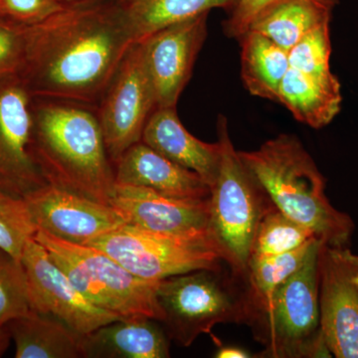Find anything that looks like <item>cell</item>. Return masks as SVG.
Returning a JSON list of instances; mask_svg holds the SVG:
<instances>
[{"instance_id":"4fadbf2b","label":"cell","mask_w":358,"mask_h":358,"mask_svg":"<svg viewBox=\"0 0 358 358\" xmlns=\"http://www.w3.org/2000/svg\"><path fill=\"white\" fill-rule=\"evenodd\" d=\"M208 15L173 23L141 42L157 108L176 107L206 39Z\"/></svg>"},{"instance_id":"7402d4cb","label":"cell","mask_w":358,"mask_h":358,"mask_svg":"<svg viewBox=\"0 0 358 358\" xmlns=\"http://www.w3.org/2000/svg\"><path fill=\"white\" fill-rule=\"evenodd\" d=\"M134 43L162 28L221 8L231 13L237 0H115Z\"/></svg>"},{"instance_id":"277c9868","label":"cell","mask_w":358,"mask_h":358,"mask_svg":"<svg viewBox=\"0 0 358 358\" xmlns=\"http://www.w3.org/2000/svg\"><path fill=\"white\" fill-rule=\"evenodd\" d=\"M322 243V242H320ZM315 246L300 270L272 294L247 301L246 322L268 357H329L320 322L317 254Z\"/></svg>"},{"instance_id":"9c48e42d","label":"cell","mask_w":358,"mask_h":358,"mask_svg":"<svg viewBox=\"0 0 358 358\" xmlns=\"http://www.w3.org/2000/svg\"><path fill=\"white\" fill-rule=\"evenodd\" d=\"M99 105V121L115 166L131 145L141 141L143 129L157 108L141 43L129 48Z\"/></svg>"},{"instance_id":"ba28073f","label":"cell","mask_w":358,"mask_h":358,"mask_svg":"<svg viewBox=\"0 0 358 358\" xmlns=\"http://www.w3.org/2000/svg\"><path fill=\"white\" fill-rule=\"evenodd\" d=\"M218 270L192 271L157 282V299L167 336L182 346L222 322H246V298H238Z\"/></svg>"},{"instance_id":"cb8c5ba5","label":"cell","mask_w":358,"mask_h":358,"mask_svg":"<svg viewBox=\"0 0 358 358\" xmlns=\"http://www.w3.org/2000/svg\"><path fill=\"white\" fill-rule=\"evenodd\" d=\"M313 239L317 238L313 231L288 217L271 202L257 226L250 259L286 253Z\"/></svg>"},{"instance_id":"2e32d148","label":"cell","mask_w":358,"mask_h":358,"mask_svg":"<svg viewBox=\"0 0 358 358\" xmlns=\"http://www.w3.org/2000/svg\"><path fill=\"white\" fill-rule=\"evenodd\" d=\"M114 167L117 185L148 188L178 199L210 197V186L199 174L179 166L143 141L131 145Z\"/></svg>"},{"instance_id":"ac0fdd59","label":"cell","mask_w":358,"mask_h":358,"mask_svg":"<svg viewBox=\"0 0 358 358\" xmlns=\"http://www.w3.org/2000/svg\"><path fill=\"white\" fill-rule=\"evenodd\" d=\"M159 320L134 317L110 322L84 334V358L169 357V336Z\"/></svg>"},{"instance_id":"ffe728a7","label":"cell","mask_w":358,"mask_h":358,"mask_svg":"<svg viewBox=\"0 0 358 358\" xmlns=\"http://www.w3.org/2000/svg\"><path fill=\"white\" fill-rule=\"evenodd\" d=\"M16 358H82V334L43 313L30 312L6 324Z\"/></svg>"},{"instance_id":"5b68a950","label":"cell","mask_w":358,"mask_h":358,"mask_svg":"<svg viewBox=\"0 0 358 358\" xmlns=\"http://www.w3.org/2000/svg\"><path fill=\"white\" fill-rule=\"evenodd\" d=\"M221 162L209 197L208 232L223 260L239 275L248 270L252 244L264 211L267 195L235 150L227 120L217 121Z\"/></svg>"},{"instance_id":"30bf717a","label":"cell","mask_w":358,"mask_h":358,"mask_svg":"<svg viewBox=\"0 0 358 358\" xmlns=\"http://www.w3.org/2000/svg\"><path fill=\"white\" fill-rule=\"evenodd\" d=\"M33 96L20 75L0 78V192L24 199L48 185L33 148Z\"/></svg>"},{"instance_id":"f1b7e54d","label":"cell","mask_w":358,"mask_h":358,"mask_svg":"<svg viewBox=\"0 0 358 358\" xmlns=\"http://www.w3.org/2000/svg\"><path fill=\"white\" fill-rule=\"evenodd\" d=\"M25 48L26 26L0 18V78L20 74Z\"/></svg>"},{"instance_id":"d6986e66","label":"cell","mask_w":358,"mask_h":358,"mask_svg":"<svg viewBox=\"0 0 358 358\" xmlns=\"http://www.w3.org/2000/svg\"><path fill=\"white\" fill-rule=\"evenodd\" d=\"M277 102L292 113L294 119L313 129L333 122L343 103L338 77L317 79L289 67L282 80Z\"/></svg>"},{"instance_id":"83f0119b","label":"cell","mask_w":358,"mask_h":358,"mask_svg":"<svg viewBox=\"0 0 358 358\" xmlns=\"http://www.w3.org/2000/svg\"><path fill=\"white\" fill-rule=\"evenodd\" d=\"M331 22L324 23L307 33L289 51V67L317 79H331Z\"/></svg>"},{"instance_id":"6da1fadb","label":"cell","mask_w":358,"mask_h":358,"mask_svg":"<svg viewBox=\"0 0 358 358\" xmlns=\"http://www.w3.org/2000/svg\"><path fill=\"white\" fill-rule=\"evenodd\" d=\"M134 44L115 0L65 6L26 27L18 75L35 98L94 105Z\"/></svg>"},{"instance_id":"484cf974","label":"cell","mask_w":358,"mask_h":358,"mask_svg":"<svg viewBox=\"0 0 358 358\" xmlns=\"http://www.w3.org/2000/svg\"><path fill=\"white\" fill-rule=\"evenodd\" d=\"M31 310L21 260L0 248V327Z\"/></svg>"},{"instance_id":"7a4b0ae2","label":"cell","mask_w":358,"mask_h":358,"mask_svg":"<svg viewBox=\"0 0 358 358\" xmlns=\"http://www.w3.org/2000/svg\"><path fill=\"white\" fill-rule=\"evenodd\" d=\"M33 148L49 185L109 204L115 167L98 114L82 103L33 96Z\"/></svg>"},{"instance_id":"4316f807","label":"cell","mask_w":358,"mask_h":358,"mask_svg":"<svg viewBox=\"0 0 358 358\" xmlns=\"http://www.w3.org/2000/svg\"><path fill=\"white\" fill-rule=\"evenodd\" d=\"M36 232L25 199L0 192V248L21 260L25 245Z\"/></svg>"},{"instance_id":"f546056e","label":"cell","mask_w":358,"mask_h":358,"mask_svg":"<svg viewBox=\"0 0 358 358\" xmlns=\"http://www.w3.org/2000/svg\"><path fill=\"white\" fill-rule=\"evenodd\" d=\"M63 7L61 0H0V18L28 27L38 24Z\"/></svg>"},{"instance_id":"836d02e7","label":"cell","mask_w":358,"mask_h":358,"mask_svg":"<svg viewBox=\"0 0 358 358\" xmlns=\"http://www.w3.org/2000/svg\"><path fill=\"white\" fill-rule=\"evenodd\" d=\"M110 0H61L64 6H89V4L102 3Z\"/></svg>"},{"instance_id":"1f68e13d","label":"cell","mask_w":358,"mask_h":358,"mask_svg":"<svg viewBox=\"0 0 358 358\" xmlns=\"http://www.w3.org/2000/svg\"><path fill=\"white\" fill-rule=\"evenodd\" d=\"M217 358H248L251 355L248 352H245L240 348H235V346H225L221 348L219 352L216 353Z\"/></svg>"},{"instance_id":"52a82bcc","label":"cell","mask_w":358,"mask_h":358,"mask_svg":"<svg viewBox=\"0 0 358 358\" xmlns=\"http://www.w3.org/2000/svg\"><path fill=\"white\" fill-rule=\"evenodd\" d=\"M86 245L105 252L129 272L148 281L157 282L202 268L219 270L223 260L209 233L176 236L124 224Z\"/></svg>"},{"instance_id":"7c38bea8","label":"cell","mask_w":358,"mask_h":358,"mask_svg":"<svg viewBox=\"0 0 358 358\" xmlns=\"http://www.w3.org/2000/svg\"><path fill=\"white\" fill-rule=\"evenodd\" d=\"M21 263L33 312L56 317L82 336L122 320L90 303L34 237L25 245Z\"/></svg>"},{"instance_id":"e0dca14e","label":"cell","mask_w":358,"mask_h":358,"mask_svg":"<svg viewBox=\"0 0 358 358\" xmlns=\"http://www.w3.org/2000/svg\"><path fill=\"white\" fill-rule=\"evenodd\" d=\"M179 166L214 185L221 162V145L192 136L179 120L176 107L157 108L143 129L141 141Z\"/></svg>"},{"instance_id":"9a60e30c","label":"cell","mask_w":358,"mask_h":358,"mask_svg":"<svg viewBox=\"0 0 358 358\" xmlns=\"http://www.w3.org/2000/svg\"><path fill=\"white\" fill-rule=\"evenodd\" d=\"M109 204L133 227L176 236L209 233V199H178L115 183Z\"/></svg>"},{"instance_id":"d4e9b609","label":"cell","mask_w":358,"mask_h":358,"mask_svg":"<svg viewBox=\"0 0 358 358\" xmlns=\"http://www.w3.org/2000/svg\"><path fill=\"white\" fill-rule=\"evenodd\" d=\"M319 243V239H313L286 253L250 259L246 273L249 281L246 300H259L272 294L280 285L303 267Z\"/></svg>"},{"instance_id":"603a6c76","label":"cell","mask_w":358,"mask_h":358,"mask_svg":"<svg viewBox=\"0 0 358 358\" xmlns=\"http://www.w3.org/2000/svg\"><path fill=\"white\" fill-rule=\"evenodd\" d=\"M239 41L245 87L251 95L277 102L280 87L289 69L288 52L255 32L245 33Z\"/></svg>"},{"instance_id":"8fae6325","label":"cell","mask_w":358,"mask_h":358,"mask_svg":"<svg viewBox=\"0 0 358 358\" xmlns=\"http://www.w3.org/2000/svg\"><path fill=\"white\" fill-rule=\"evenodd\" d=\"M358 256L346 246L320 243L317 254L320 322L331 355L358 358Z\"/></svg>"},{"instance_id":"3957f363","label":"cell","mask_w":358,"mask_h":358,"mask_svg":"<svg viewBox=\"0 0 358 358\" xmlns=\"http://www.w3.org/2000/svg\"><path fill=\"white\" fill-rule=\"evenodd\" d=\"M268 199L280 211L313 231L322 243L346 246L353 222L326 195V178L293 134H280L253 152H239Z\"/></svg>"},{"instance_id":"5bb4252c","label":"cell","mask_w":358,"mask_h":358,"mask_svg":"<svg viewBox=\"0 0 358 358\" xmlns=\"http://www.w3.org/2000/svg\"><path fill=\"white\" fill-rule=\"evenodd\" d=\"M24 199L37 230L71 243L86 245L124 225L110 204L49 183Z\"/></svg>"},{"instance_id":"44dd1931","label":"cell","mask_w":358,"mask_h":358,"mask_svg":"<svg viewBox=\"0 0 358 358\" xmlns=\"http://www.w3.org/2000/svg\"><path fill=\"white\" fill-rule=\"evenodd\" d=\"M333 10L313 0H275L257 14L247 32L263 35L289 53L307 33L331 22Z\"/></svg>"},{"instance_id":"d6a6232c","label":"cell","mask_w":358,"mask_h":358,"mask_svg":"<svg viewBox=\"0 0 358 358\" xmlns=\"http://www.w3.org/2000/svg\"><path fill=\"white\" fill-rule=\"evenodd\" d=\"M10 341V334H9L8 329H7L6 324V326L0 327V357H2V355L6 352Z\"/></svg>"},{"instance_id":"4dcf8cb0","label":"cell","mask_w":358,"mask_h":358,"mask_svg":"<svg viewBox=\"0 0 358 358\" xmlns=\"http://www.w3.org/2000/svg\"><path fill=\"white\" fill-rule=\"evenodd\" d=\"M274 1L275 0H237L236 6L231 11L229 17L224 22V32L227 36L239 39L247 32L257 14L260 13L264 7ZM313 1L324 4L334 9L339 2L338 0H313Z\"/></svg>"},{"instance_id":"e575fe53","label":"cell","mask_w":358,"mask_h":358,"mask_svg":"<svg viewBox=\"0 0 358 358\" xmlns=\"http://www.w3.org/2000/svg\"><path fill=\"white\" fill-rule=\"evenodd\" d=\"M355 284H357V287H358V273H357V275H355Z\"/></svg>"},{"instance_id":"8992f818","label":"cell","mask_w":358,"mask_h":358,"mask_svg":"<svg viewBox=\"0 0 358 358\" xmlns=\"http://www.w3.org/2000/svg\"><path fill=\"white\" fill-rule=\"evenodd\" d=\"M34 239L96 307L122 319L147 317L159 322L164 320L157 299L159 281L141 279L95 247L71 243L43 230H37Z\"/></svg>"}]
</instances>
